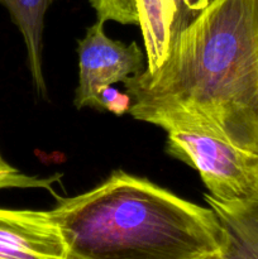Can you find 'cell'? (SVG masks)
I'll return each instance as SVG.
<instances>
[{"mask_svg":"<svg viewBox=\"0 0 258 259\" xmlns=\"http://www.w3.org/2000/svg\"><path fill=\"white\" fill-rule=\"evenodd\" d=\"M70 259H75V258H70Z\"/></svg>","mask_w":258,"mask_h":259,"instance_id":"12","label":"cell"},{"mask_svg":"<svg viewBox=\"0 0 258 259\" xmlns=\"http://www.w3.org/2000/svg\"><path fill=\"white\" fill-rule=\"evenodd\" d=\"M104 24L96 20L77 40L78 85L73 100L77 109L88 106L100 110L98 95L101 88L124 82L146 68L143 52L137 42L125 45L111 39Z\"/></svg>","mask_w":258,"mask_h":259,"instance_id":"5","label":"cell"},{"mask_svg":"<svg viewBox=\"0 0 258 259\" xmlns=\"http://www.w3.org/2000/svg\"><path fill=\"white\" fill-rule=\"evenodd\" d=\"M217 0H89L98 20L138 25L146 68L158 70L179 35Z\"/></svg>","mask_w":258,"mask_h":259,"instance_id":"4","label":"cell"},{"mask_svg":"<svg viewBox=\"0 0 258 259\" xmlns=\"http://www.w3.org/2000/svg\"><path fill=\"white\" fill-rule=\"evenodd\" d=\"M204 199L222 224V259H258V206L223 204L209 194Z\"/></svg>","mask_w":258,"mask_h":259,"instance_id":"7","label":"cell"},{"mask_svg":"<svg viewBox=\"0 0 258 259\" xmlns=\"http://www.w3.org/2000/svg\"><path fill=\"white\" fill-rule=\"evenodd\" d=\"M166 151L196 169L212 199L258 206V156L200 131L167 132Z\"/></svg>","mask_w":258,"mask_h":259,"instance_id":"3","label":"cell"},{"mask_svg":"<svg viewBox=\"0 0 258 259\" xmlns=\"http://www.w3.org/2000/svg\"><path fill=\"white\" fill-rule=\"evenodd\" d=\"M197 259H222L220 257V253H214V254H209V255H205V257H201V258H197Z\"/></svg>","mask_w":258,"mask_h":259,"instance_id":"11","label":"cell"},{"mask_svg":"<svg viewBox=\"0 0 258 259\" xmlns=\"http://www.w3.org/2000/svg\"><path fill=\"white\" fill-rule=\"evenodd\" d=\"M75 259H197L220 252L222 224L202 207L116 169L50 210Z\"/></svg>","mask_w":258,"mask_h":259,"instance_id":"2","label":"cell"},{"mask_svg":"<svg viewBox=\"0 0 258 259\" xmlns=\"http://www.w3.org/2000/svg\"><path fill=\"white\" fill-rule=\"evenodd\" d=\"M134 119L200 131L258 156V0H217L153 73L123 82Z\"/></svg>","mask_w":258,"mask_h":259,"instance_id":"1","label":"cell"},{"mask_svg":"<svg viewBox=\"0 0 258 259\" xmlns=\"http://www.w3.org/2000/svg\"><path fill=\"white\" fill-rule=\"evenodd\" d=\"M60 179V175L50 179H39L35 176H28L15 167L10 166L0 154V190L5 189H45L55 195L52 185ZM56 196V195H55Z\"/></svg>","mask_w":258,"mask_h":259,"instance_id":"9","label":"cell"},{"mask_svg":"<svg viewBox=\"0 0 258 259\" xmlns=\"http://www.w3.org/2000/svg\"><path fill=\"white\" fill-rule=\"evenodd\" d=\"M0 259H70L50 211L0 207Z\"/></svg>","mask_w":258,"mask_h":259,"instance_id":"6","label":"cell"},{"mask_svg":"<svg viewBox=\"0 0 258 259\" xmlns=\"http://www.w3.org/2000/svg\"><path fill=\"white\" fill-rule=\"evenodd\" d=\"M98 98L99 104H100V110H108L115 115H123V114L128 113L132 104L131 98L125 91L120 93L111 85L101 88Z\"/></svg>","mask_w":258,"mask_h":259,"instance_id":"10","label":"cell"},{"mask_svg":"<svg viewBox=\"0 0 258 259\" xmlns=\"http://www.w3.org/2000/svg\"><path fill=\"white\" fill-rule=\"evenodd\" d=\"M51 3L52 0H0L22 33L30 77L39 95H45L47 90L42 70V50L45 15Z\"/></svg>","mask_w":258,"mask_h":259,"instance_id":"8","label":"cell"}]
</instances>
